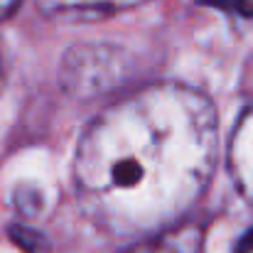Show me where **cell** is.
<instances>
[{
	"label": "cell",
	"instance_id": "obj_5",
	"mask_svg": "<svg viewBox=\"0 0 253 253\" xmlns=\"http://www.w3.org/2000/svg\"><path fill=\"white\" fill-rule=\"evenodd\" d=\"M204 5H214V7H221L231 15H239V17H253V0H199Z\"/></svg>",
	"mask_w": 253,
	"mask_h": 253
},
{
	"label": "cell",
	"instance_id": "obj_3",
	"mask_svg": "<svg viewBox=\"0 0 253 253\" xmlns=\"http://www.w3.org/2000/svg\"><path fill=\"white\" fill-rule=\"evenodd\" d=\"M148 253H199V234L197 231L169 234L158 244H153Z\"/></svg>",
	"mask_w": 253,
	"mask_h": 253
},
{
	"label": "cell",
	"instance_id": "obj_2",
	"mask_svg": "<svg viewBox=\"0 0 253 253\" xmlns=\"http://www.w3.org/2000/svg\"><path fill=\"white\" fill-rule=\"evenodd\" d=\"M7 231H10V239H12V241H15L25 253H52L47 236H44L42 231L32 229V226L12 224Z\"/></svg>",
	"mask_w": 253,
	"mask_h": 253
},
{
	"label": "cell",
	"instance_id": "obj_6",
	"mask_svg": "<svg viewBox=\"0 0 253 253\" xmlns=\"http://www.w3.org/2000/svg\"><path fill=\"white\" fill-rule=\"evenodd\" d=\"M234 253H253V229H249V231L239 239L236 251H234Z\"/></svg>",
	"mask_w": 253,
	"mask_h": 253
},
{
	"label": "cell",
	"instance_id": "obj_4",
	"mask_svg": "<svg viewBox=\"0 0 253 253\" xmlns=\"http://www.w3.org/2000/svg\"><path fill=\"white\" fill-rule=\"evenodd\" d=\"M15 204H17V209H20L25 216H35V214L42 209V197H40V192L32 189V187H20L17 194H15Z\"/></svg>",
	"mask_w": 253,
	"mask_h": 253
},
{
	"label": "cell",
	"instance_id": "obj_7",
	"mask_svg": "<svg viewBox=\"0 0 253 253\" xmlns=\"http://www.w3.org/2000/svg\"><path fill=\"white\" fill-rule=\"evenodd\" d=\"M20 0H0V17H7L15 7H17Z\"/></svg>",
	"mask_w": 253,
	"mask_h": 253
},
{
	"label": "cell",
	"instance_id": "obj_1",
	"mask_svg": "<svg viewBox=\"0 0 253 253\" xmlns=\"http://www.w3.org/2000/svg\"><path fill=\"white\" fill-rule=\"evenodd\" d=\"M133 59L121 47L84 44L74 47L62 67V84L74 96H93L111 91L130 74Z\"/></svg>",
	"mask_w": 253,
	"mask_h": 253
}]
</instances>
